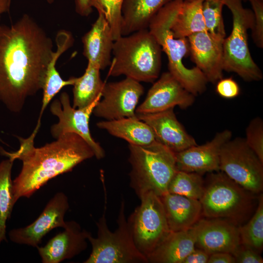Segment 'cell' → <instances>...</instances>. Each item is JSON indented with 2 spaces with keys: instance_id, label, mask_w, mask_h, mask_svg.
I'll return each mask as SVG.
<instances>
[{
  "instance_id": "obj_1",
  "label": "cell",
  "mask_w": 263,
  "mask_h": 263,
  "mask_svg": "<svg viewBox=\"0 0 263 263\" xmlns=\"http://www.w3.org/2000/svg\"><path fill=\"white\" fill-rule=\"evenodd\" d=\"M53 47L27 14L11 26L0 24V101L9 110L20 112L26 99L42 90Z\"/></svg>"
},
{
  "instance_id": "obj_2",
  "label": "cell",
  "mask_w": 263,
  "mask_h": 263,
  "mask_svg": "<svg viewBox=\"0 0 263 263\" xmlns=\"http://www.w3.org/2000/svg\"><path fill=\"white\" fill-rule=\"evenodd\" d=\"M40 125L26 138L18 137L19 149L8 152L0 148L3 155L22 162L19 174L13 180L15 203L21 197L30 198L51 179L71 171L83 161L94 156L93 150L79 135L67 133L40 148L34 146V139Z\"/></svg>"
},
{
  "instance_id": "obj_3",
  "label": "cell",
  "mask_w": 263,
  "mask_h": 263,
  "mask_svg": "<svg viewBox=\"0 0 263 263\" xmlns=\"http://www.w3.org/2000/svg\"><path fill=\"white\" fill-rule=\"evenodd\" d=\"M183 1L172 0L164 6L151 20L148 30L167 56L169 72L196 96L206 91L208 81L197 67L188 69L185 66L183 59L189 53L188 38H175L171 30Z\"/></svg>"
},
{
  "instance_id": "obj_4",
  "label": "cell",
  "mask_w": 263,
  "mask_h": 263,
  "mask_svg": "<svg viewBox=\"0 0 263 263\" xmlns=\"http://www.w3.org/2000/svg\"><path fill=\"white\" fill-rule=\"evenodd\" d=\"M161 48L148 29L114 40L108 75H124L139 82H153L161 67Z\"/></svg>"
},
{
  "instance_id": "obj_5",
  "label": "cell",
  "mask_w": 263,
  "mask_h": 263,
  "mask_svg": "<svg viewBox=\"0 0 263 263\" xmlns=\"http://www.w3.org/2000/svg\"><path fill=\"white\" fill-rule=\"evenodd\" d=\"M130 184L139 198L150 192L163 196L177 171L175 153L156 140L147 146L129 144Z\"/></svg>"
},
{
  "instance_id": "obj_6",
  "label": "cell",
  "mask_w": 263,
  "mask_h": 263,
  "mask_svg": "<svg viewBox=\"0 0 263 263\" xmlns=\"http://www.w3.org/2000/svg\"><path fill=\"white\" fill-rule=\"evenodd\" d=\"M232 15V29L223 42L224 71L234 72L246 81L263 79L262 72L252 59L247 40V31L253 27L252 10L244 7L243 0H222Z\"/></svg>"
},
{
  "instance_id": "obj_7",
  "label": "cell",
  "mask_w": 263,
  "mask_h": 263,
  "mask_svg": "<svg viewBox=\"0 0 263 263\" xmlns=\"http://www.w3.org/2000/svg\"><path fill=\"white\" fill-rule=\"evenodd\" d=\"M106 203L102 216L96 223L97 236L90 232L87 240L92 252L84 263H148L147 258L135 246L125 214V202H121L117 219L118 227L111 232L106 218Z\"/></svg>"
},
{
  "instance_id": "obj_8",
  "label": "cell",
  "mask_w": 263,
  "mask_h": 263,
  "mask_svg": "<svg viewBox=\"0 0 263 263\" xmlns=\"http://www.w3.org/2000/svg\"><path fill=\"white\" fill-rule=\"evenodd\" d=\"M251 194L223 172L212 173L200 199L202 214L208 218L226 219L237 225L251 210Z\"/></svg>"
},
{
  "instance_id": "obj_9",
  "label": "cell",
  "mask_w": 263,
  "mask_h": 263,
  "mask_svg": "<svg viewBox=\"0 0 263 263\" xmlns=\"http://www.w3.org/2000/svg\"><path fill=\"white\" fill-rule=\"evenodd\" d=\"M139 198L127 222L135 246L147 259L171 231L160 197L150 192Z\"/></svg>"
},
{
  "instance_id": "obj_10",
  "label": "cell",
  "mask_w": 263,
  "mask_h": 263,
  "mask_svg": "<svg viewBox=\"0 0 263 263\" xmlns=\"http://www.w3.org/2000/svg\"><path fill=\"white\" fill-rule=\"evenodd\" d=\"M220 170L253 194L263 188V162L244 138L230 139L222 147Z\"/></svg>"
},
{
  "instance_id": "obj_11",
  "label": "cell",
  "mask_w": 263,
  "mask_h": 263,
  "mask_svg": "<svg viewBox=\"0 0 263 263\" xmlns=\"http://www.w3.org/2000/svg\"><path fill=\"white\" fill-rule=\"evenodd\" d=\"M144 92L140 83L129 77L119 81L105 83L101 99L94 107L93 113L106 120L124 117H136V107Z\"/></svg>"
},
{
  "instance_id": "obj_12",
  "label": "cell",
  "mask_w": 263,
  "mask_h": 263,
  "mask_svg": "<svg viewBox=\"0 0 263 263\" xmlns=\"http://www.w3.org/2000/svg\"><path fill=\"white\" fill-rule=\"evenodd\" d=\"M100 100H97L90 106L76 109L71 106L68 94H61L59 100H55L51 104L50 111L59 119L57 124L52 126L51 133L57 138L67 133H75L80 136L91 147L94 156L100 159L105 156V151L100 144L92 137L89 129V119L93 110Z\"/></svg>"
},
{
  "instance_id": "obj_13",
  "label": "cell",
  "mask_w": 263,
  "mask_h": 263,
  "mask_svg": "<svg viewBox=\"0 0 263 263\" xmlns=\"http://www.w3.org/2000/svg\"><path fill=\"white\" fill-rule=\"evenodd\" d=\"M69 208L67 196L62 192L57 193L32 224L24 227L11 230L8 233L10 240L16 244L37 247L43 237L51 230L65 227L64 216Z\"/></svg>"
},
{
  "instance_id": "obj_14",
  "label": "cell",
  "mask_w": 263,
  "mask_h": 263,
  "mask_svg": "<svg viewBox=\"0 0 263 263\" xmlns=\"http://www.w3.org/2000/svg\"><path fill=\"white\" fill-rule=\"evenodd\" d=\"M195 97L169 72H165L149 90L144 101L136 108L135 113H156L175 106L186 109L193 104Z\"/></svg>"
},
{
  "instance_id": "obj_15",
  "label": "cell",
  "mask_w": 263,
  "mask_h": 263,
  "mask_svg": "<svg viewBox=\"0 0 263 263\" xmlns=\"http://www.w3.org/2000/svg\"><path fill=\"white\" fill-rule=\"evenodd\" d=\"M231 137V132L225 130L217 132L211 141L203 145L175 153L177 169L200 174L219 171L221 150Z\"/></svg>"
},
{
  "instance_id": "obj_16",
  "label": "cell",
  "mask_w": 263,
  "mask_h": 263,
  "mask_svg": "<svg viewBox=\"0 0 263 263\" xmlns=\"http://www.w3.org/2000/svg\"><path fill=\"white\" fill-rule=\"evenodd\" d=\"M196 245L208 254H232L241 244L238 227L224 219H200L195 225Z\"/></svg>"
},
{
  "instance_id": "obj_17",
  "label": "cell",
  "mask_w": 263,
  "mask_h": 263,
  "mask_svg": "<svg viewBox=\"0 0 263 263\" xmlns=\"http://www.w3.org/2000/svg\"><path fill=\"white\" fill-rule=\"evenodd\" d=\"M136 117L151 129L157 141L174 153L197 145L178 120L173 108L147 113H135Z\"/></svg>"
},
{
  "instance_id": "obj_18",
  "label": "cell",
  "mask_w": 263,
  "mask_h": 263,
  "mask_svg": "<svg viewBox=\"0 0 263 263\" xmlns=\"http://www.w3.org/2000/svg\"><path fill=\"white\" fill-rule=\"evenodd\" d=\"M192 61L203 73L208 82L216 83L223 77V40L201 32L188 38Z\"/></svg>"
},
{
  "instance_id": "obj_19",
  "label": "cell",
  "mask_w": 263,
  "mask_h": 263,
  "mask_svg": "<svg viewBox=\"0 0 263 263\" xmlns=\"http://www.w3.org/2000/svg\"><path fill=\"white\" fill-rule=\"evenodd\" d=\"M64 230L51 239L43 246L37 247L43 263H59L85 250L88 231L75 222H66Z\"/></svg>"
},
{
  "instance_id": "obj_20",
  "label": "cell",
  "mask_w": 263,
  "mask_h": 263,
  "mask_svg": "<svg viewBox=\"0 0 263 263\" xmlns=\"http://www.w3.org/2000/svg\"><path fill=\"white\" fill-rule=\"evenodd\" d=\"M114 40L111 28L104 15L98 13L96 20L90 30L82 38L83 54L100 70L110 66Z\"/></svg>"
},
{
  "instance_id": "obj_21",
  "label": "cell",
  "mask_w": 263,
  "mask_h": 263,
  "mask_svg": "<svg viewBox=\"0 0 263 263\" xmlns=\"http://www.w3.org/2000/svg\"><path fill=\"white\" fill-rule=\"evenodd\" d=\"M160 198L171 231L188 229L200 220L202 208L200 200L169 192Z\"/></svg>"
},
{
  "instance_id": "obj_22",
  "label": "cell",
  "mask_w": 263,
  "mask_h": 263,
  "mask_svg": "<svg viewBox=\"0 0 263 263\" xmlns=\"http://www.w3.org/2000/svg\"><path fill=\"white\" fill-rule=\"evenodd\" d=\"M196 241L194 225L185 230L170 231L147 257L148 262L183 263L186 257L195 248Z\"/></svg>"
},
{
  "instance_id": "obj_23",
  "label": "cell",
  "mask_w": 263,
  "mask_h": 263,
  "mask_svg": "<svg viewBox=\"0 0 263 263\" xmlns=\"http://www.w3.org/2000/svg\"><path fill=\"white\" fill-rule=\"evenodd\" d=\"M171 0H124L121 9V36L148 29L153 17Z\"/></svg>"
},
{
  "instance_id": "obj_24",
  "label": "cell",
  "mask_w": 263,
  "mask_h": 263,
  "mask_svg": "<svg viewBox=\"0 0 263 263\" xmlns=\"http://www.w3.org/2000/svg\"><path fill=\"white\" fill-rule=\"evenodd\" d=\"M96 126L113 136L125 140L129 144L147 146L156 141L150 127L136 116L105 120L97 122Z\"/></svg>"
},
{
  "instance_id": "obj_25",
  "label": "cell",
  "mask_w": 263,
  "mask_h": 263,
  "mask_svg": "<svg viewBox=\"0 0 263 263\" xmlns=\"http://www.w3.org/2000/svg\"><path fill=\"white\" fill-rule=\"evenodd\" d=\"M100 71L98 67L88 62L84 74L76 77L73 89V108H84L101 99L105 83L101 78Z\"/></svg>"
},
{
  "instance_id": "obj_26",
  "label": "cell",
  "mask_w": 263,
  "mask_h": 263,
  "mask_svg": "<svg viewBox=\"0 0 263 263\" xmlns=\"http://www.w3.org/2000/svg\"><path fill=\"white\" fill-rule=\"evenodd\" d=\"M202 1H183L171 25L175 38H188L201 32H207L202 13Z\"/></svg>"
},
{
  "instance_id": "obj_27",
  "label": "cell",
  "mask_w": 263,
  "mask_h": 263,
  "mask_svg": "<svg viewBox=\"0 0 263 263\" xmlns=\"http://www.w3.org/2000/svg\"><path fill=\"white\" fill-rule=\"evenodd\" d=\"M14 161L8 158L0 162V244L7 241L6 223L15 205L11 179Z\"/></svg>"
},
{
  "instance_id": "obj_28",
  "label": "cell",
  "mask_w": 263,
  "mask_h": 263,
  "mask_svg": "<svg viewBox=\"0 0 263 263\" xmlns=\"http://www.w3.org/2000/svg\"><path fill=\"white\" fill-rule=\"evenodd\" d=\"M64 52L65 50L63 47L57 46V49L54 52L52 58L48 64L42 88L43 98L38 123H41L42 113L55 95L64 87L73 85L75 82L76 77H72L67 80H63L56 68L58 58Z\"/></svg>"
},
{
  "instance_id": "obj_29",
  "label": "cell",
  "mask_w": 263,
  "mask_h": 263,
  "mask_svg": "<svg viewBox=\"0 0 263 263\" xmlns=\"http://www.w3.org/2000/svg\"><path fill=\"white\" fill-rule=\"evenodd\" d=\"M204 190L200 174L177 170L169 185L168 192L200 200Z\"/></svg>"
},
{
  "instance_id": "obj_30",
  "label": "cell",
  "mask_w": 263,
  "mask_h": 263,
  "mask_svg": "<svg viewBox=\"0 0 263 263\" xmlns=\"http://www.w3.org/2000/svg\"><path fill=\"white\" fill-rule=\"evenodd\" d=\"M241 244L258 253L263 247V197L260 196L258 207L249 221L238 227Z\"/></svg>"
},
{
  "instance_id": "obj_31",
  "label": "cell",
  "mask_w": 263,
  "mask_h": 263,
  "mask_svg": "<svg viewBox=\"0 0 263 263\" xmlns=\"http://www.w3.org/2000/svg\"><path fill=\"white\" fill-rule=\"evenodd\" d=\"M222 0H205L202 2V13L207 32L213 38L224 40L225 31L223 18Z\"/></svg>"
},
{
  "instance_id": "obj_32",
  "label": "cell",
  "mask_w": 263,
  "mask_h": 263,
  "mask_svg": "<svg viewBox=\"0 0 263 263\" xmlns=\"http://www.w3.org/2000/svg\"><path fill=\"white\" fill-rule=\"evenodd\" d=\"M124 0H90L92 8L106 19L114 40L121 36V9Z\"/></svg>"
},
{
  "instance_id": "obj_33",
  "label": "cell",
  "mask_w": 263,
  "mask_h": 263,
  "mask_svg": "<svg viewBox=\"0 0 263 263\" xmlns=\"http://www.w3.org/2000/svg\"><path fill=\"white\" fill-rule=\"evenodd\" d=\"M248 146L263 162V121L260 117L250 121L246 129V138Z\"/></svg>"
},
{
  "instance_id": "obj_34",
  "label": "cell",
  "mask_w": 263,
  "mask_h": 263,
  "mask_svg": "<svg viewBox=\"0 0 263 263\" xmlns=\"http://www.w3.org/2000/svg\"><path fill=\"white\" fill-rule=\"evenodd\" d=\"M253 12L254 20L252 30V37L257 46L263 47V0L249 1Z\"/></svg>"
},
{
  "instance_id": "obj_35",
  "label": "cell",
  "mask_w": 263,
  "mask_h": 263,
  "mask_svg": "<svg viewBox=\"0 0 263 263\" xmlns=\"http://www.w3.org/2000/svg\"><path fill=\"white\" fill-rule=\"evenodd\" d=\"M216 83V91L222 97L233 98L238 96L240 93L238 84L232 77L222 78Z\"/></svg>"
},
{
  "instance_id": "obj_36",
  "label": "cell",
  "mask_w": 263,
  "mask_h": 263,
  "mask_svg": "<svg viewBox=\"0 0 263 263\" xmlns=\"http://www.w3.org/2000/svg\"><path fill=\"white\" fill-rule=\"evenodd\" d=\"M236 263H262L263 260L259 253L253 249L241 244L232 254Z\"/></svg>"
},
{
  "instance_id": "obj_37",
  "label": "cell",
  "mask_w": 263,
  "mask_h": 263,
  "mask_svg": "<svg viewBox=\"0 0 263 263\" xmlns=\"http://www.w3.org/2000/svg\"><path fill=\"white\" fill-rule=\"evenodd\" d=\"M209 255L203 249L195 248L186 257L183 263H207Z\"/></svg>"
},
{
  "instance_id": "obj_38",
  "label": "cell",
  "mask_w": 263,
  "mask_h": 263,
  "mask_svg": "<svg viewBox=\"0 0 263 263\" xmlns=\"http://www.w3.org/2000/svg\"><path fill=\"white\" fill-rule=\"evenodd\" d=\"M233 255L228 252H217L210 254L207 263H235Z\"/></svg>"
},
{
  "instance_id": "obj_39",
  "label": "cell",
  "mask_w": 263,
  "mask_h": 263,
  "mask_svg": "<svg viewBox=\"0 0 263 263\" xmlns=\"http://www.w3.org/2000/svg\"><path fill=\"white\" fill-rule=\"evenodd\" d=\"M75 7L76 12L83 17L88 16L92 12L90 0H75Z\"/></svg>"
},
{
  "instance_id": "obj_40",
  "label": "cell",
  "mask_w": 263,
  "mask_h": 263,
  "mask_svg": "<svg viewBox=\"0 0 263 263\" xmlns=\"http://www.w3.org/2000/svg\"><path fill=\"white\" fill-rule=\"evenodd\" d=\"M11 0H0V21L1 15L9 11Z\"/></svg>"
},
{
  "instance_id": "obj_41",
  "label": "cell",
  "mask_w": 263,
  "mask_h": 263,
  "mask_svg": "<svg viewBox=\"0 0 263 263\" xmlns=\"http://www.w3.org/2000/svg\"><path fill=\"white\" fill-rule=\"evenodd\" d=\"M184 1H188V2H192V1H204L205 0H184Z\"/></svg>"
},
{
  "instance_id": "obj_42",
  "label": "cell",
  "mask_w": 263,
  "mask_h": 263,
  "mask_svg": "<svg viewBox=\"0 0 263 263\" xmlns=\"http://www.w3.org/2000/svg\"><path fill=\"white\" fill-rule=\"evenodd\" d=\"M46 0L50 4L53 3L54 1V0Z\"/></svg>"
},
{
  "instance_id": "obj_43",
  "label": "cell",
  "mask_w": 263,
  "mask_h": 263,
  "mask_svg": "<svg viewBox=\"0 0 263 263\" xmlns=\"http://www.w3.org/2000/svg\"><path fill=\"white\" fill-rule=\"evenodd\" d=\"M248 0L249 1H250V0Z\"/></svg>"
}]
</instances>
